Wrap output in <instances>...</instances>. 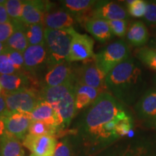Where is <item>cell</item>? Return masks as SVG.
Returning a JSON list of instances; mask_svg holds the SVG:
<instances>
[{"mask_svg": "<svg viewBox=\"0 0 156 156\" xmlns=\"http://www.w3.org/2000/svg\"><path fill=\"white\" fill-rule=\"evenodd\" d=\"M4 53L8 56L9 60L18 73H23V71H25L24 58H23V53L7 48V46Z\"/></svg>", "mask_w": 156, "mask_h": 156, "instance_id": "cell-31", "label": "cell"}, {"mask_svg": "<svg viewBox=\"0 0 156 156\" xmlns=\"http://www.w3.org/2000/svg\"><path fill=\"white\" fill-rule=\"evenodd\" d=\"M18 73L9 58L4 53L0 55V75H12Z\"/></svg>", "mask_w": 156, "mask_h": 156, "instance_id": "cell-33", "label": "cell"}, {"mask_svg": "<svg viewBox=\"0 0 156 156\" xmlns=\"http://www.w3.org/2000/svg\"><path fill=\"white\" fill-rule=\"evenodd\" d=\"M5 48H6L5 44L0 42V55H2V54H4V52H5Z\"/></svg>", "mask_w": 156, "mask_h": 156, "instance_id": "cell-40", "label": "cell"}, {"mask_svg": "<svg viewBox=\"0 0 156 156\" xmlns=\"http://www.w3.org/2000/svg\"><path fill=\"white\" fill-rule=\"evenodd\" d=\"M97 1L92 0H65L62 4L66 10L69 12L76 19V20L85 22L90 18L91 12Z\"/></svg>", "mask_w": 156, "mask_h": 156, "instance_id": "cell-19", "label": "cell"}, {"mask_svg": "<svg viewBox=\"0 0 156 156\" xmlns=\"http://www.w3.org/2000/svg\"><path fill=\"white\" fill-rule=\"evenodd\" d=\"M119 156H156V135L137 140L129 145Z\"/></svg>", "mask_w": 156, "mask_h": 156, "instance_id": "cell-18", "label": "cell"}, {"mask_svg": "<svg viewBox=\"0 0 156 156\" xmlns=\"http://www.w3.org/2000/svg\"><path fill=\"white\" fill-rule=\"evenodd\" d=\"M29 46L45 44V29L42 23L28 25L25 30Z\"/></svg>", "mask_w": 156, "mask_h": 156, "instance_id": "cell-26", "label": "cell"}, {"mask_svg": "<svg viewBox=\"0 0 156 156\" xmlns=\"http://www.w3.org/2000/svg\"><path fill=\"white\" fill-rule=\"evenodd\" d=\"M0 85L5 93L28 89L30 85V78L25 73L0 75Z\"/></svg>", "mask_w": 156, "mask_h": 156, "instance_id": "cell-20", "label": "cell"}, {"mask_svg": "<svg viewBox=\"0 0 156 156\" xmlns=\"http://www.w3.org/2000/svg\"><path fill=\"white\" fill-rule=\"evenodd\" d=\"M51 3L40 0L23 1L22 21L30 25L42 23L44 15L50 11Z\"/></svg>", "mask_w": 156, "mask_h": 156, "instance_id": "cell-14", "label": "cell"}, {"mask_svg": "<svg viewBox=\"0 0 156 156\" xmlns=\"http://www.w3.org/2000/svg\"><path fill=\"white\" fill-rule=\"evenodd\" d=\"M73 28L64 30L45 29V46L47 50L48 69L67 61Z\"/></svg>", "mask_w": 156, "mask_h": 156, "instance_id": "cell-4", "label": "cell"}, {"mask_svg": "<svg viewBox=\"0 0 156 156\" xmlns=\"http://www.w3.org/2000/svg\"><path fill=\"white\" fill-rule=\"evenodd\" d=\"M24 58L25 71L35 75L37 72L45 67H47L48 55L47 50L45 46H29L23 53Z\"/></svg>", "mask_w": 156, "mask_h": 156, "instance_id": "cell-13", "label": "cell"}, {"mask_svg": "<svg viewBox=\"0 0 156 156\" xmlns=\"http://www.w3.org/2000/svg\"><path fill=\"white\" fill-rule=\"evenodd\" d=\"M126 38L132 46L140 47L146 44L149 39V33L142 21L134 22L126 33Z\"/></svg>", "mask_w": 156, "mask_h": 156, "instance_id": "cell-24", "label": "cell"}, {"mask_svg": "<svg viewBox=\"0 0 156 156\" xmlns=\"http://www.w3.org/2000/svg\"><path fill=\"white\" fill-rule=\"evenodd\" d=\"M15 28L11 23L0 24V42H6L13 34Z\"/></svg>", "mask_w": 156, "mask_h": 156, "instance_id": "cell-36", "label": "cell"}, {"mask_svg": "<svg viewBox=\"0 0 156 156\" xmlns=\"http://www.w3.org/2000/svg\"><path fill=\"white\" fill-rule=\"evenodd\" d=\"M153 83H154V84H155V88H156V76H155V77H153Z\"/></svg>", "mask_w": 156, "mask_h": 156, "instance_id": "cell-43", "label": "cell"}, {"mask_svg": "<svg viewBox=\"0 0 156 156\" xmlns=\"http://www.w3.org/2000/svg\"><path fill=\"white\" fill-rule=\"evenodd\" d=\"M136 57L150 69L156 71V48L142 47L136 52Z\"/></svg>", "mask_w": 156, "mask_h": 156, "instance_id": "cell-28", "label": "cell"}, {"mask_svg": "<svg viewBox=\"0 0 156 156\" xmlns=\"http://www.w3.org/2000/svg\"><path fill=\"white\" fill-rule=\"evenodd\" d=\"M0 118L5 124L6 132L23 141L26 136L27 132L33 122L29 114L10 112L9 111Z\"/></svg>", "mask_w": 156, "mask_h": 156, "instance_id": "cell-9", "label": "cell"}, {"mask_svg": "<svg viewBox=\"0 0 156 156\" xmlns=\"http://www.w3.org/2000/svg\"><path fill=\"white\" fill-rule=\"evenodd\" d=\"M134 111L140 119L149 123L156 118V88L146 91L134 106Z\"/></svg>", "mask_w": 156, "mask_h": 156, "instance_id": "cell-15", "label": "cell"}, {"mask_svg": "<svg viewBox=\"0 0 156 156\" xmlns=\"http://www.w3.org/2000/svg\"><path fill=\"white\" fill-rule=\"evenodd\" d=\"M128 5V13L132 17H142L145 16L147 11V2L144 0L126 1Z\"/></svg>", "mask_w": 156, "mask_h": 156, "instance_id": "cell-30", "label": "cell"}, {"mask_svg": "<svg viewBox=\"0 0 156 156\" xmlns=\"http://www.w3.org/2000/svg\"><path fill=\"white\" fill-rule=\"evenodd\" d=\"M0 156H25V155L20 140L5 132L0 137Z\"/></svg>", "mask_w": 156, "mask_h": 156, "instance_id": "cell-25", "label": "cell"}, {"mask_svg": "<svg viewBox=\"0 0 156 156\" xmlns=\"http://www.w3.org/2000/svg\"><path fill=\"white\" fill-rule=\"evenodd\" d=\"M11 22L14 26L15 31L5 43V46L11 49L23 53L29 46L25 34V30L28 25L25 24L23 21L12 20Z\"/></svg>", "mask_w": 156, "mask_h": 156, "instance_id": "cell-21", "label": "cell"}, {"mask_svg": "<svg viewBox=\"0 0 156 156\" xmlns=\"http://www.w3.org/2000/svg\"><path fill=\"white\" fill-rule=\"evenodd\" d=\"M5 132H6V129H5V124H4V122L2 121V119L0 118V137H1L2 136H3L4 134H5Z\"/></svg>", "mask_w": 156, "mask_h": 156, "instance_id": "cell-39", "label": "cell"}, {"mask_svg": "<svg viewBox=\"0 0 156 156\" xmlns=\"http://www.w3.org/2000/svg\"><path fill=\"white\" fill-rule=\"evenodd\" d=\"M2 87L1 85H0V94H2Z\"/></svg>", "mask_w": 156, "mask_h": 156, "instance_id": "cell-44", "label": "cell"}, {"mask_svg": "<svg viewBox=\"0 0 156 156\" xmlns=\"http://www.w3.org/2000/svg\"><path fill=\"white\" fill-rule=\"evenodd\" d=\"M125 112L122 103L110 93H101L84 114L80 123V134L92 147L108 145L116 139L107 131V124Z\"/></svg>", "mask_w": 156, "mask_h": 156, "instance_id": "cell-1", "label": "cell"}, {"mask_svg": "<svg viewBox=\"0 0 156 156\" xmlns=\"http://www.w3.org/2000/svg\"><path fill=\"white\" fill-rule=\"evenodd\" d=\"M101 93L98 90L87 85L76 83L75 108L76 112L85 107L90 106Z\"/></svg>", "mask_w": 156, "mask_h": 156, "instance_id": "cell-23", "label": "cell"}, {"mask_svg": "<svg viewBox=\"0 0 156 156\" xmlns=\"http://www.w3.org/2000/svg\"><path fill=\"white\" fill-rule=\"evenodd\" d=\"M76 83H67L56 87H43L39 93L40 100L53 106L62 121V127H67L77 114L75 108Z\"/></svg>", "mask_w": 156, "mask_h": 156, "instance_id": "cell-3", "label": "cell"}, {"mask_svg": "<svg viewBox=\"0 0 156 156\" xmlns=\"http://www.w3.org/2000/svg\"><path fill=\"white\" fill-rule=\"evenodd\" d=\"M7 14L12 20L22 21L23 1L8 0L5 4Z\"/></svg>", "mask_w": 156, "mask_h": 156, "instance_id": "cell-29", "label": "cell"}, {"mask_svg": "<svg viewBox=\"0 0 156 156\" xmlns=\"http://www.w3.org/2000/svg\"><path fill=\"white\" fill-rule=\"evenodd\" d=\"M152 2H153L155 4V5H156V1H152Z\"/></svg>", "mask_w": 156, "mask_h": 156, "instance_id": "cell-45", "label": "cell"}, {"mask_svg": "<svg viewBox=\"0 0 156 156\" xmlns=\"http://www.w3.org/2000/svg\"><path fill=\"white\" fill-rule=\"evenodd\" d=\"M94 40L86 34H78L74 29L67 62L87 61L94 58Z\"/></svg>", "mask_w": 156, "mask_h": 156, "instance_id": "cell-8", "label": "cell"}, {"mask_svg": "<svg viewBox=\"0 0 156 156\" xmlns=\"http://www.w3.org/2000/svg\"><path fill=\"white\" fill-rule=\"evenodd\" d=\"M30 156H35V155H33V154H31V155H30Z\"/></svg>", "mask_w": 156, "mask_h": 156, "instance_id": "cell-46", "label": "cell"}, {"mask_svg": "<svg viewBox=\"0 0 156 156\" xmlns=\"http://www.w3.org/2000/svg\"><path fill=\"white\" fill-rule=\"evenodd\" d=\"M76 19L67 10L48 12L44 15L42 24L46 28L53 30H64L73 28Z\"/></svg>", "mask_w": 156, "mask_h": 156, "instance_id": "cell-17", "label": "cell"}, {"mask_svg": "<svg viewBox=\"0 0 156 156\" xmlns=\"http://www.w3.org/2000/svg\"><path fill=\"white\" fill-rule=\"evenodd\" d=\"M58 129L56 126L50 125L41 121H33L29 127L28 133L34 136L49 135L55 136L58 131Z\"/></svg>", "mask_w": 156, "mask_h": 156, "instance_id": "cell-27", "label": "cell"}, {"mask_svg": "<svg viewBox=\"0 0 156 156\" xmlns=\"http://www.w3.org/2000/svg\"><path fill=\"white\" fill-rule=\"evenodd\" d=\"M32 121H41L50 125L57 127L58 129L62 127V121L58 113L53 106L46 101L40 100L33 112L29 114Z\"/></svg>", "mask_w": 156, "mask_h": 156, "instance_id": "cell-16", "label": "cell"}, {"mask_svg": "<svg viewBox=\"0 0 156 156\" xmlns=\"http://www.w3.org/2000/svg\"><path fill=\"white\" fill-rule=\"evenodd\" d=\"M152 46H153V47H155L156 48V41L152 42Z\"/></svg>", "mask_w": 156, "mask_h": 156, "instance_id": "cell-42", "label": "cell"}, {"mask_svg": "<svg viewBox=\"0 0 156 156\" xmlns=\"http://www.w3.org/2000/svg\"><path fill=\"white\" fill-rule=\"evenodd\" d=\"M129 58V49L124 41L108 45L93 58L97 67L107 75L119 64Z\"/></svg>", "mask_w": 156, "mask_h": 156, "instance_id": "cell-5", "label": "cell"}, {"mask_svg": "<svg viewBox=\"0 0 156 156\" xmlns=\"http://www.w3.org/2000/svg\"><path fill=\"white\" fill-rule=\"evenodd\" d=\"M144 20L147 25L156 26V5L153 2H147V11L144 16Z\"/></svg>", "mask_w": 156, "mask_h": 156, "instance_id": "cell-35", "label": "cell"}, {"mask_svg": "<svg viewBox=\"0 0 156 156\" xmlns=\"http://www.w3.org/2000/svg\"><path fill=\"white\" fill-rule=\"evenodd\" d=\"M7 103V110L29 114L36 108L39 101L38 95L33 89H23L14 92L5 93L2 90Z\"/></svg>", "mask_w": 156, "mask_h": 156, "instance_id": "cell-6", "label": "cell"}, {"mask_svg": "<svg viewBox=\"0 0 156 156\" xmlns=\"http://www.w3.org/2000/svg\"><path fill=\"white\" fill-rule=\"evenodd\" d=\"M112 34L118 37H124L127 33L128 23L126 20L108 21Z\"/></svg>", "mask_w": 156, "mask_h": 156, "instance_id": "cell-32", "label": "cell"}, {"mask_svg": "<svg viewBox=\"0 0 156 156\" xmlns=\"http://www.w3.org/2000/svg\"><path fill=\"white\" fill-rule=\"evenodd\" d=\"M108 93L120 103L132 105L144 94L145 83L140 67L133 58L119 64L106 75Z\"/></svg>", "mask_w": 156, "mask_h": 156, "instance_id": "cell-2", "label": "cell"}, {"mask_svg": "<svg viewBox=\"0 0 156 156\" xmlns=\"http://www.w3.org/2000/svg\"><path fill=\"white\" fill-rule=\"evenodd\" d=\"M57 145L55 136L49 135L34 136L27 134L23 145L35 156H54Z\"/></svg>", "mask_w": 156, "mask_h": 156, "instance_id": "cell-10", "label": "cell"}, {"mask_svg": "<svg viewBox=\"0 0 156 156\" xmlns=\"http://www.w3.org/2000/svg\"><path fill=\"white\" fill-rule=\"evenodd\" d=\"M12 20L7 14L5 4H0V24L11 23Z\"/></svg>", "mask_w": 156, "mask_h": 156, "instance_id": "cell-37", "label": "cell"}, {"mask_svg": "<svg viewBox=\"0 0 156 156\" xmlns=\"http://www.w3.org/2000/svg\"><path fill=\"white\" fill-rule=\"evenodd\" d=\"M128 17V12L122 6L111 1H97L90 15V18L106 21L126 20Z\"/></svg>", "mask_w": 156, "mask_h": 156, "instance_id": "cell-11", "label": "cell"}, {"mask_svg": "<svg viewBox=\"0 0 156 156\" xmlns=\"http://www.w3.org/2000/svg\"><path fill=\"white\" fill-rule=\"evenodd\" d=\"M54 156H73L71 145L67 140L58 142Z\"/></svg>", "mask_w": 156, "mask_h": 156, "instance_id": "cell-34", "label": "cell"}, {"mask_svg": "<svg viewBox=\"0 0 156 156\" xmlns=\"http://www.w3.org/2000/svg\"><path fill=\"white\" fill-rule=\"evenodd\" d=\"M148 124H150V126H153V128H155V129H156V118L154 119L153 121H151V122L148 123Z\"/></svg>", "mask_w": 156, "mask_h": 156, "instance_id": "cell-41", "label": "cell"}, {"mask_svg": "<svg viewBox=\"0 0 156 156\" xmlns=\"http://www.w3.org/2000/svg\"><path fill=\"white\" fill-rule=\"evenodd\" d=\"M83 23L87 32L98 41L106 42L112 38V32L108 21L101 19L89 18Z\"/></svg>", "mask_w": 156, "mask_h": 156, "instance_id": "cell-22", "label": "cell"}, {"mask_svg": "<svg viewBox=\"0 0 156 156\" xmlns=\"http://www.w3.org/2000/svg\"><path fill=\"white\" fill-rule=\"evenodd\" d=\"M75 74L77 84L93 87L101 93L106 90L105 85L106 75L97 67L93 58L85 61L83 65L75 68Z\"/></svg>", "mask_w": 156, "mask_h": 156, "instance_id": "cell-7", "label": "cell"}, {"mask_svg": "<svg viewBox=\"0 0 156 156\" xmlns=\"http://www.w3.org/2000/svg\"><path fill=\"white\" fill-rule=\"evenodd\" d=\"M7 112H8V110H7L5 95H4L3 93H2V94H0V117L3 116Z\"/></svg>", "mask_w": 156, "mask_h": 156, "instance_id": "cell-38", "label": "cell"}, {"mask_svg": "<svg viewBox=\"0 0 156 156\" xmlns=\"http://www.w3.org/2000/svg\"><path fill=\"white\" fill-rule=\"evenodd\" d=\"M73 82L76 83L75 68L67 61L48 69L43 87H56Z\"/></svg>", "mask_w": 156, "mask_h": 156, "instance_id": "cell-12", "label": "cell"}]
</instances>
